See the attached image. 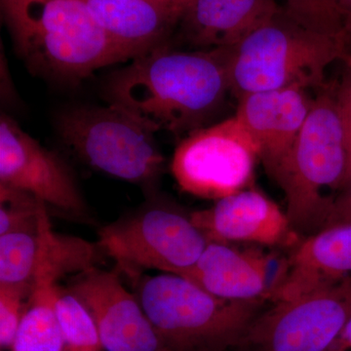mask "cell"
Segmentation results:
<instances>
[{
    "mask_svg": "<svg viewBox=\"0 0 351 351\" xmlns=\"http://www.w3.org/2000/svg\"><path fill=\"white\" fill-rule=\"evenodd\" d=\"M351 350V317L341 330V334L328 351Z\"/></svg>",
    "mask_w": 351,
    "mask_h": 351,
    "instance_id": "cell-27",
    "label": "cell"
},
{
    "mask_svg": "<svg viewBox=\"0 0 351 351\" xmlns=\"http://www.w3.org/2000/svg\"><path fill=\"white\" fill-rule=\"evenodd\" d=\"M269 258L261 252L209 242L197 262L180 276L219 299L251 302L269 300Z\"/></svg>",
    "mask_w": 351,
    "mask_h": 351,
    "instance_id": "cell-17",
    "label": "cell"
},
{
    "mask_svg": "<svg viewBox=\"0 0 351 351\" xmlns=\"http://www.w3.org/2000/svg\"><path fill=\"white\" fill-rule=\"evenodd\" d=\"M0 186L25 191L66 213L82 216L86 212L75 177L63 159L5 113L0 117Z\"/></svg>",
    "mask_w": 351,
    "mask_h": 351,
    "instance_id": "cell-11",
    "label": "cell"
},
{
    "mask_svg": "<svg viewBox=\"0 0 351 351\" xmlns=\"http://www.w3.org/2000/svg\"><path fill=\"white\" fill-rule=\"evenodd\" d=\"M339 2L341 0H286L282 9L287 17L306 29L343 39Z\"/></svg>",
    "mask_w": 351,
    "mask_h": 351,
    "instance_id": "cell-21",
    "label": "cell"
},
{
    "mask_svg": "<svg viewBox=\"0 0 351 351\" xmlns=\"http://www.w3.org/2000/svg\"><path fill=\"white\" fill-rule=\"evenodd\" d=\"M226 52L232 96L320 87L325 71L351 55L343 39L306 29L282 10Z\"/></svg>",
    "mask_w": 351,
    "mask_h": 351,
    "instance_id": "cell-3",
    "label": "cell"
},
{
    "mask_svg": "<svg viewBox=\"0 0 351 351\" xmlns=\"http://www.w3.org/2000/svg\"><path fill=\"white\" fill-rule=\"evenodd\" d=\"M4 16L21 55L44 75L76 82L127 61L84 0H29Z\"/></svg>",
    "mask_w": 351,
    "mask_h": 351,
    "instance_id": "cell-2",
    "label": "cell"
},
{
    "mask_svg": "<svg viewBox=\"0 0 351 351\" xmlns=\"http://www.w3.org/2000/svg\"><path fill=\"white\" fill-rule=\"evenodd\" d=\"M138 299L165 351L235 348L263 302L219 299L170 274L144 277Z\"/></svg>",
    "mask_w": 351,
    "mask_h": 351,
    "instance_id": "cell-4",
    "label": "cell"
},
{
    "mask_svg": "<svg viewBox=\"0 0 351 351\" xmlns=\"http://www.w3.org/2000/svg\"><path fill=\"white\" fill-rule=\"evenodd\" d=\"M348 279H351V223L327 226L295 244L285 278L270 301L291 299Z\"/></svg>",
    "mask_w": 351,
    "mask_h": 351,
    "instance_id": "cell-18",
    "label": "cell"
},
{
    "mask_svg": "<svg viewBox=\"0 0 351 351\" xmlns=\"http://www.w3.org/2000/svg\"><path fill=\"white\" fill-rule=\"evenodd\" d=\"M339 16H341V36L346 47L351 46V0H341L339 2Z\"/></svg>",
    "mask_w": 351,
    "mask_h": 351,
    "instance_id": "cell-26",
    "label": "cell"
},
{
    "mask_svg": "<svg viewBox=\"0 0 351 351\" xmlns=\"http://www.w3.org/2000/svg\"><path fill=\"white\" fill-rule=\"evenodd\" d=\"M68 290L84 304L106 351H165L138 297L119 272L94 267L77 274Z\"/></svg>",
    "mask_w": 351,
    "mask_h": 351,
    "instance_id": "cell-12",
    "label": "cell"
},
{
    "mask_svg": "<svg viewBox=\"0 0 351 351\" xmlns=\"http://www.w3.org/2000/svg\"><path fill=\"white\" fill-rule=\"evenodd\" d=\"M351 317V279L274 302L258 314L237 351H328Z\"/></svg>",
    "mask_w": 351,
    "mask_h": 351,
    "instance_id": "cell-9",
    "label": "cell"
},
{
    "mask_svg": "<svg viewBox=\"0 0 351 351\" xmlns=\"http://www.w3.org/2000/svg\"><path fill=\"white\" fill-rule=\"evenodd\" d=\"M46 206L34 230L0 235V283L32 292L39 285L57 284L68 274L97 267L98 244L55 232Z\"/></svg>",
    "mask_w": 351,
    "mask_h": 351,
    "instance_id": "cell-10",
    "label": "cell"
},
{
    "mask_svg": "<svg viewBox=\"0 0 351 351\" xmlns=\"http://www.w3.org/2000/svg\"><path fill=\"white\" fill-rule=\"evenodd\" d=\"M55 306L63 337V351L104 350L93 317L73 293L58 288Z\"/></svg>",
    "mask_w": 351,
    "mask_h": 351,
    "instance_id": "cell-20",
    "label": "cell"
},
{
    "mask_svg": "<svg viewBox=\"0 0 351 351\" xmlns=\"http://www.w3.org/2000/svg\"><path fill=\"white\" fill-rule=\"evenodd\" d=\"M348 63V66L346 73H343L341 82L334 92L339 119L345 132L346 152H348L345 179L341 189L345 188L351 180V60Z\"/></svg>",
    "mask_w": 351,
    "mask_h": 351,
    "instance_id": "cell-24",
    "label": "cell"
},
{
    "mask_svg": "<svg viewBox=\"0 0 351 351\" xmlns=\"http://www.w3.org/2000/svg\"><path fill=\"white\" fill-rule=\"evenodd\" d=\"M58 288L57 284H43L32 290L11 350L63 351L55 306Z\"/></svg>",
    "mask_w": 351,
    "mask_h": 351,
    "instance_id": "cell-19",
    "label": "cell"
},
{
    "mask_svg": "<svg viewBox=\"0 0 351 351\" xmlns=\"http://www.w3.org/2000/svg\"><path fill=\"white\" fill-rule=\"evenodd\" d=\"M341 193L330 201L324 226L351 223V180ZM322 230V228H321Z\"/></svg>",
    "mask_w": 351,
    "mask_h": 351,
    "instance_id": "cell-25",
    "label": "cell"
},
{
    "mask_svg": "<svg viewBox=\"0 0 351 351\" xmlns=\"http://www.w3.org/2000/svg\"><path fill=\"white\" fill-rule=\"evenodd\" d=\"M58 130L84 162L117 179L149 184L163 169L156 132L114 106L66 110L60 115Z\"/></svg>",
    "mask_w": 351,
    "mask_h": 351,
    "instance_id": "cell-6",
    "label": "cell"
},
{
    "mask_svg": "<svg viewBox=\"0 0 351 351\" xmlns=\"http://www.w3.org/2000/svg\"><path fill=\"white\" fill-rule=\"evenodd\" d=\"M44 205L34 195L0 186V235L36 228Z\"/></svg>",
    "mask_w": 351,
    "mask_h": 351,
    "instance_id": "cell-22",
    "label": "cell"
},
{
    "mask_svg": "<svg viewBox=\"0 0 351 351\" xmlns=\"http://www.w3.org/2000/svg\"><path fill=\"white\" fill-rule=\"evenodd\" d=\"M165 1L173 2V3L184 4V5H188L191 0H165Z\"/></svg>",
    "mask_w": 351,
    "mask_h": 351,
    "instance_id": "cell-29",
    "label": "cell"
},
{
    "mask_svg": "<svg viewBox=\"0 0 351 351\" xmlns=\"http://www.w3.org/2000/svg\"><path fill=\"white\" fill-rule=\"evenodd\" d=\"M31 289L0 283V346L11 350L27 311Z\"/></svg>",
    "mask_w": 351,
    "mask_h": 351,
    "instance_id": "cell-23",
    "label": "cell"
},
{
    "mask_svg": "<svg viewBox=\"0 0 351 351\" xmlns=\"http://www.w3.org/2000/svg\"><path fill=\"white\" fill-rule=\"evenodd\" d=\"M232 95L223 49H171L165 45L131 60L108 77V105L154 132L186 136L210 125Z\"/></svg>",
    "mask_w": 351,
    "mask_h": 351,
    "instance_id": "cell-1",
    "label": "cell"
},
{
    "mask_svg": "<svg viewBox=\"0 0 351 351\" xmlns=\"http://www.w3.org/2000/svg\"><path fill=\"white\" fill-rule=\"evenodd\" d=\"M260 147L237 115L182 138L171 172L184 193L219 200L250 189Z\"/></svg>",
    "mask_w": 351,
    "mask_h": 351,
    "instance_id": "cell-8",
    "label": "cell"
},
{
    "mask_svg": "<svg viewBox=\"0 0 351 351\" xmlns=\"http://www.w3.org/2000/svg\"><path fill=\"white\" fill-rule=\"evenodd\" d=\"M281 10L276 0H191L177 29L191 50L230 49Z\"/></svg>",
    "mask_w": 351,
    "mask_h": 351,
    "instance_id": "cell-16",
    "label": "cell"
},
{
    "mask_svg": "<svg viewBox=\"0 0 351 351\" xmlns=\"http://www.w3.org/2000/svg\"><path fill=\"white\" fill-rule=\"evenodd\" d=\"M98 235L100 250L134 278L145 270L182 276L209 243L191 216L165 206L117 219L103 226Z\"/></svg>",
    "mask_w": 351,
    "mask_h": 351,
    "instance_id": "cell-7",
    "label": "cell"
},
{
    "mask_svg": "<svg viewBox=\"0 0 351 351\" xmlns=\"http://www.w3.org/2000/svg\"><path fill=\"white\" fill-rule=\"evenodd\" d=\"M128 60L168 45L186 5L165 0H84Z\"/></svg>",
    "mask_w": 351,
    "mask_h": 351,
    "instance_id": "cell-15",
    "label": "cell"
},
{
    "mask_svg": "<svg viewBox=\"0 0 351 351\" xmlns=\"http://www.w3.org/2000/svg\"><path fill=\"white\" fill-rule=\"evenodd\" d=\"M189 216L209 242L263 246L298 242V233L286 211L267 195L251 188L217 200L213 206Z\"/></svg>",
    "mask_w": 351,
    "mask_h": 351,
    "instance_id": "cell-13",
    "label": "cell"
},
{
    "mask_svg": "<svg viewBox=\"0 0 351 351\" xmlns=\"http://www.w3.org/2000/svg\"><path fill=\"white\" fill-rule=\"evenodd\" d=\"M27 1L29 0H1L2 10H3V13L9 12Z\"/></svg>",
    "mask_w": 351,
    "mask_h": 351,
    "instance_id": "cell-28",
    "label": "cell"
},
{
    "mask_svg": "<svg viewBox=\"0 0 351 351\" xmlns=\"http://www.w3.org/2000/svg\"><path fill=\"white\" fill-rule=\"evenodd\" d=\"M237 119L253 136L272 179L294 145L313 106L306 88L291 86L245 95L239 99Z\"/></svg>",
    "mask_w": 351,
    "mask_h": 351,
    "instance_id": "cell-14",
    "label": "cell"
},
{
    "mask_svg": "<svg viewBox=\"0 0 351 351\" xmlns=\"http://www.w3.org/2000/svg\"><path fill=\"white\" fill-rule=\"evenodd\" d=\"M348 152L345 132L334 92L324 90L315 99L285 162L274 178L287 202L295 230L323 228L331 196L325 188L339 189L345 179Z\"/></svg>",
    "mask_w": 351,
    "mask_h": 351,
    "instance_id": "cell-5",
    "label": "cell"
}]
</instances>
